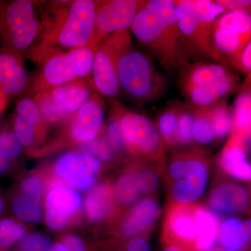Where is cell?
<instances>
[{
	"label": "cell",
	"mask_w": 251,
	"mask_h": 251,
	"mask_svg": "<svg viewBox=\"0 0 251 251\" xmlns=\"http://www.w3.org/2000/svg\"><path fill=\"white\" fill-rule=\"evenodd\" d=\"M125 251H150V244L143 236H135L127 243Z\"/></svg>",
	"instance_id": "obj_45"
},
{
	"label": "cell",
	"mask_w": 251,
	"mask_h": 251,
	"mask_svg": "<svg viewBox=\"0 0 251 251\" xmlns=\"http://www.w3.org/2000/svg\"><path fill=\"white\" fill-rule=\"evenodd\" d=\"M115 199V188L110 184L104 183L92 188L85 201L86 214L90 221L99 223L108 219L113 212Z\"/></svg>",
	"instance_id": "obj_19"
},
{
	"label": "cell",
	"mask_w": 251,
	"mask_h": 251,
	"mask_svg": "<svg viewBox=\"0 0 251 251\" xmlns=\"http://www.w3.org/2000/svg\"><path fill=\"white\" fill-rule=\"evenodd\" d=\"M231 116L232 130L230 133L249 140L251 126V96L249 86L237 96Z\"/></svg>",
	"instance_id": "obj_23"
},
{
	"label": "cell",
	"mask_w": 251,
	"mask_h": 251,
	"mask_svg": "<svg viewBox=\"0 0 251 251\" xmlns=\"http://www.w3.org/2000/svg\"><path fill=\"white\" fill-rule=\"evenodd\" d=\"M116 119L125 148L133 156L159 161L164 151V143L156 126L141 114L124 110Z\"/></svg>",
	"instance_id": "obj_7"
},
{
	"label": "cell",
	"mask_w": 251,
	"mask_h": 251,
	"mask_svg": "<svg viewBox=\"0 0 251 251\" xmlns=\"http://www.w3.org/2000/svg\"><path fill=\"white\" fill-rule=\"evenodd\" d=\"M172 198L175 204H191L205 191L209 168L205 158L198 151H181L172 158L168 170Z\"/></svg>",
	"instance_id": "obj_4"
},
{
	"label": "cell",
	"mask_w": 251,
	"mask_h": 251,
	"mask_svg": "<svg viewBox=\"0 0 251 251\" xmlns=\"http://www.w3.org/2000/svg\"><path fill=\"white\" fill-rule=\"evenodd\" d=\"M13 210L18 218L26 222L37 223L42 219L41 201L21 194L15 198Z\"/></svg>",
	"instance_id": "obj_29"
},
{
	"label": "cell",
	"mask_w": 251,
	"mask_h": 251,
	"mask_svg": "<svg viewBox=\"0 0 251 251\" xmlns=\"http://www.w3.org/2000/svg\"><path fill=\"white\" fill-rule=\"evenodd\" d=\"M116 69L120 87L140 101L156 98L164 86L163 78L150 59L133 48L120 56Z\"/></svg>",
	"instance_id": "obj_5"
},
{
	"label": "cell",
	"mask_w": 251,
	"mask_h": 251,
	"mask_svg": "<svg viewBox=\"0 0 251 251\" xmlns=\"http://www.w3.org/2000/svg\"><path fill=\"white\" fill-rule=\"evenodd\" d=\"M163 251H185L181 248L176 247V246L171 245V244H166V247L163 249Z\"/></svg>",
	"instance_id": "obj_49"
},
{
	"label": "cell",
	"mask_w": 251,
	"mask_h": 251,
	"mask_svg": "<svg viewBox=\"0 0 251 251\" xmlns=\"http://www.w3.org/2000/svg\"><path fill=\"white\" fill-rule=\"evenodd\" d=\"M215 2L225 11H248L251 5L250 0H216Z\"/></svg>",
	"instance_id": "obj_44"
},
{
	"label": "cell",
	"mask_w": 251,
	"mask_h": 251,
	"mask_svg": "<svg viewBox=\"0 0 251 251\" xmlns=\"http://www.w3.org/2000/svg\"><path fill=\"white\" fill-rule=\"evenodd\" d=\"M29 78L27 69L21 63L5 77L0 85V92L4 97L20 93L27 86Z\"/></svg>",
	"instance_id": "obj_33"
},
{
	"label": "cell",
	"mask_w": 251,
	"mask_h": 251,
	"mask_svg": "<svg viewBox=\"0 0 251 251\" xmlns=\"http://www.w3.org/2000/svg\"><path fill=\"white\" fill-rule=\"evenodd\" d=\"M16 109L18 116L27 119L35 125L37 129H40L44 121L35 100L29 98L21 99Z\"/></svg>",
	"instance_id": "obj_39"
},
{
	"label": "cell",
	"mask_w": 251,
	"mask_h": 251,
	"mask_svg": "<svg viewBox=\"0 0 251 251\" xmlns=\"http://www.w3.org/2000/svg\"><path fill=\"white\" fill-rule=\"evenodd\" d=\"M1 98H3V97H0V108H1Z\"/></svg>",
	"instance_id": "obj_51"
},
{
	"label": "cell",
	"mask_w": 251,
	"mask_h": 251,
	"mask_svg": "<svg viewBox=\"0 0 251 251\" xmlns=\"http://www.w3.org/2000/svg\"><path fill=\"white\" fill-rule=\"evenodd\" d=\"M132 48L128 30L117 31L104 38L94 49L92 74L94 85L100 94L114 97L120 92L117 77V59Z\"/></svg>",
	"instance_id": "obj_8"
},
{
	"label": "cell",
	"mask_w": 251,
	"mask_h": 251,
	"mask_svg": "<svg viewBox=\"0 0 251 251\" xmlns=\"http://www.w3.org/2000/svg\"><path fill=\"white\" fill-rule=\"evenodd\" d=\"M140 4V1L136 0L97 1L95 29L90 46L94 49L110 34L128 30L139 10Z\"/></svg>",
	"instance_id": "obj_9"
},
{
	"label": "cell",
	"mask_w": 251,
	"mask_h": 251,
	"mask_svg": "<svg viewBox=\"0 0 251 251\" xmlns=\"http://www.w3.org/2000/svg\"><path fill=\"white\" fill-rule=\"evenodd\" d=\"M22 149L13 132L4 131L0 134V174L7 171L13 160L21 154Z\"/></svg>",
	"instance_id": "obj_31"
},
{
	"label": "cell",
	"mask_w": 251,
	"mask_h": 251,
	"mask_svg": "<svg viewBox=\"0 0 251 251\" xmlns=\"http://www.w3.org/2000/svg\"><path fill=\"white\" fill-rule=\"evenodd\" d=\"M35 16V9L32 1L17 0L6 8L4 15V25L8 34Z\"/></svg>",
	"instance_id": "obj_25"
},
{
	"label": "cell",
	"mask_w": 251,
	"mask_h": 251,
	"mask_svg": "<svg viewBox=\"0 0 251 251\" xmlns=\"http://www.w3.org/2000/svg\"><path fill=\"white\" fill-rule=\"evenodd\" d=\"M84 151L90 153L99 161H108L114 156V147L109 140L104 139L94 140L90 143L84 144ZM116 150V149H115Z\"/></svg>",
	"instance_id": "obj_41"
},
{
	"label": "cell",
	"mask_w": 251,
	"mask_h": 251,
	"mask_svg": "<svg viewBox=\"0 0 251 251\" xmlns=\"http://www.w3.org/2000/svg\"><path fill=\"white\" fill-rule=\"evenodd\" d=\"M193 112V138L202 144L210 143L215 138L211 124L210 106L192 109Z\"/></svg>",
	"instance_id": "obj_27"
},
{
	"label": "cell",
	"mask_w": 251,
	"mask_h": 251,
	"mask_svg": "<svg viewBox=\"0 0 251 251\" xmlns=\"http://www.w3.org/2000/svg\"><path fill=\"white\" fill-rule=\"evenodd\" d=\"M34 100H35L44 122L57 123L67 120L72 115L62 111L56 106L48 90L38 92Z\"/></svg>",
	"instance_id": "obj_32"
},
{
	"label": "cell",
	"mask_w": 251,
	"mask_h": 251,
	"mask_svg": "<svg viewBox=\"0 0 251 251\" xmlns=\"http://www.w3.org/2000/svg\"><path fill=\"white\" fill-rule=\"evenodd\" d=\"M50 251H69L67 247L63 243H57V244L52 245Z\"/></svg>",
	"instance_id": "obj_48"
},
{
	"label": "cell",
	"mask_w": 251,
	"mask_h": 251,
	"mask_svg": "<svg viewBox=\"0 0 251 251\" xmlns=\"http://www.w3.org/2000/svg\"><path fill=\"white\" fill-rule=\"evenodd\" d=\"M210 114L215 138L221 140L230 134L232 116L227 104L225 102H219L210 105Z\"/></svg>",
	"instance_id": "obj_30"
},
{
	"label": "cell",
	"mask_w": 251,
	"mask_h": 251,
	"mask_svg": "<svg viewBox=\"0 0 251 251\" xmlns=\"http://www.w3.org/2000/svg\"><path fill=\"white\" fill-rule=\"evenodd\" d=\"M52 247L50 238L33 232L24 236L20 240L18 251H50Z\"/></svg>",
	"instance_id": "obj_38"
},
{
	"label": "cell",
	"mask_w": 251,
	"mask_h": 251,
	"mask_svg": "<svg viewBox=\"0 0 251 251\" xmlns=\"http://www.w3.org/2000/svg\"><path fill=\"white\" fill-rule=\"evenodd\" d=\"M94 49L90 46L73 49L46 59L36 81L38 92L49 90L80 79L92 74Z\"/></svg>",
	"instance_id": "obj_6"
},
{
	"label": "cell",
	"mask_w": 251,
	"mask_h": 251,
	"mask_svg": "<svg viewBox=\"0 0 251 251\" xmlns=\"http://www.w3.org/2000/svg\"><path fill=\"white\" fill-rule=\"evenodd\" d=\"M245 139L239 135L230 133L228 141L225 145L219 157L221 169L231 176L243 181L251 177V167L247 159Z\"/></svg>",
	"instance_id": "obj_14"
},
{
	"label": "cell",
	"mask_w": 251,
	"mask_h": 251,
	"mask_svg": "<svg viewBox=\"0 0 251 251\" xmlns=\"http://www.w3.org/2000/svg\"><path fill=\"white\" fill-rule=\"evenodd\" d=\"M237 77L229 72L224 77L202 87H194L184 92L191 101L200 108H205L217 103L230 93L237 86Z\"/></svg>",
	"instance_id": "obj_18"
},
{
	"label": "cell",
	"mask_w": 251,
	"mask_h": 251,
	"mask_svg": "<svg viewBox=\"0 0 251 251\" xmlns=\"http://www.w3.org/2000/svg\"><path fill=\"white\" fill-rule=\"evenodd\" d=\"M196 206L174 203L170 207L163 227L165 244L176 246L185 251H196Z\"/></svg>",
	"instance_id": "obj_11"
},
{
	"label": "cell",
	"mask_w": 251,
	"mask_h": 251,
	"mask_svg": "<svg viewBox=\"0 0 251 251\" xmlns=\"http://www.w3.org/2000/svg\"><path fill=\"white\" fill-rule=\"evenodd\" d=\"M115 193L116 199L122 204H133L143 196L138 180L137 165L131 167L119 178Z\"/></svg>",
	"instance_id": "obj_24"
},
{
	"label": "cell",
	"mask_w": 251,
	"mask_h": 251,
	"mask_svg": "<svg viewBox=\"0 0 251 251\" xmlns=\"http://www.w3.org/2000/svg\"><path fill=\"white\" fill-rule=\"evenodd\" d=\"M21 63L18 56L13 52H4L0 53V85L6 75Z\"/></svg>",
	"instance_id": "obj_43"
},
{
	"label": "cell",
	"mask_w": 251,
	"mask_h": 251,
	"mask_svg": "<svg viewBox=\"0 0 251 251\" xmlns=\"http://www.w3.org/2000/svg\"><path fill=\"white\" fill-rule=\"evenodd\" d=\"M178 26L187 48L226 66L227 62L214 48L211 29L214 21L225 10L215 1H174Z\"/></svg>",
	"instance_id": "obj_3"
},
{
	"label": "cell",
	"mask_w": 251,
	"mask_h": 251,
	"mask_svg": "<svg viewBox=\"0 0 251 251\" xmlns=\"http://www.w3.org/2000/svg\"><path fill=\"white\" fill-rule=\"evenodd\" d=\"M25 229L22 225L13 219L0 221V249H7L14 245L25 236Z\"/></svg>",
	"instance_id": "obj_35"
},
{
	"label": "cell",
	"mask_w": 251,
	"mask_h": 251,
	"mask_svg": "<svg viewBox=\"0 0 251 251\" xmlns=\"http://www.w3.org/2000/svg\"><path fill=\"white\" fill-rule=\"evenodd\" d=\"M97 8V1L92 0L69 3L46 31L36 54L41 53L49 58L62 50H71L90 46L95 29Z\"/></svg>",
	"instance_id": "obj_2"
},
{
	"label": "cell",
	"mask_w": 251,
	"mask_h": 251,
	"mask_svg": "<svg viewBox=\"0 0 251 251\" xmlns=\"http://www.w3.org/2000/svg\"><path fill=\"white\" fill-rule=\"evenodd\" d=\"M105 116L103 100L97 94L74 114L69 133L77 143L86 144L95 140L101 129Z\"/></svg>",
	"instance_id": "obj_13"
},
{
	"label": "cell",
	"mask_w": 251,
	"mask_h": 251,
	"mask_svg": "<svg viewBox=\"0 0 251 251\" xmlns=\"http://www.w3.org/2000/svg\"><path fill=\"white\" fill-rule=\"evenodd\" d=\"M45 189V181L41 176L30 175L25 178L21 182L20 194L41 201Z\"/></svg>",
	"instance_id": "obj_40"
},
{
	"label": "cell",
	"mask_w": 251,
	"mask_h": 251,
	"mask_svg": "<svg viewBox=\"0 0 251 251\" xmlns=\"http://www.w3.org/2000/svg\"><path fill=\"white\" fill-rule=\"evenodd\" d=\"M40 29V22L34 16L9 33L10 42L15 49H27L35 40Z\"/></svg>",
	"instance_id": "obj_28"
},
{
	"label": "cell",
	"mask_w": 251,
	"mask_h": 251,
	"mask_svg": "<svg viewBox=\"0 0 251 251\" xmlns=\"http://www.w3.org/2000/svg\"><path fill=\"white\" fill-rule=\"evenodd\" d=\"M160 204L152 197L140 200L124 218L121 232L126 237H135L146 231L160 214Z\"/></svg>",
	"instance_id": "obj_15"
},
{
	"label": "cell",
	"mask_w": 251,
	"mask_h": 251,
	"mask_svg": "<svg viewBox=\"0 0 251 251\" xmlns=\"http://www.w3.org/2000/svg\"><path fill=\"white\" fill-rule=\"evenodd\" d=\"M3 211V201L2 198L1 197V195H0V215H1V212Z\"/></svg>",
	"instance_id": "obj_50"
},
{
	"label": "cell",
	"mask_w": 251,
	"mask_h": 251,
	"mask_svg": "<svg viewBox=\"0 0 251 251\" xmlns=\"http://www.w3.org/2000/svg\"><path fill=\"white\" fill-rule=\"evenodd\" d=\"M100 169V161L84 150L64 153L54 164L57 179L79 190L92 187Z\"/></svg>",
	"instance_id": "obj_10"
},
{
	"label": "cell",
	"mask_w": 251,
	"mask_h": 251,
	"mask_svg": "<svg viewBox=\"0 0 251 251\" xmlns=\"http://www.w3.org/2000/svg\"><path fill=\"white\" fill-rule=\"evenodd\" d=\"M48 90L56 106L69 115H74L82 108L93 94L90 85L84 79L73 81Z\"/></svg>",
	"instance_id": "obj_17"
},
{
	"label": "cell",
	"mask_w": 251,
	"mask_h": 251,
	"mask_svg": "<svg viewBox=\"0 0 251 251\" xmlns=\"http://www.w3.org/2000/svg\"><path fill=\"white\" fill-rule=\"evenodd\" d=\"M186 109H179L176 131V145H191L193 142V112Z\"/></svg>",
	"instance_id": "obj_36"
},
{
	"label": "cell",
	"mask_w": 251,
	"mask_h": 251,
	"mask_svg": "<svg viewBox=\"0 0 251 251\" xmlns=\"http://www.w3.org/2000/svg\"><path fill=\"white\" fill-rule=\"evenodd\" d=\"M249 202L247 190L234 182H225L216 186L211 191L208 201L211 209L224 214L244 210Z\"/></svg>",
	"instance_id": "obj_16"
},
{
	"label": "cell",
	"mask_w": 251,
	"mask_h": 251,
	"mask_svg": "<svg viewBox=\"0 0 251 251\" xmlns=\"http://www.w3.org/2000/svg\"><path fill=\"white\" fill-rule=\"evenodd\" d=\"M198 234L196 251L212 249L219 237V221L214 214L202 206H196Z\"/></svg>",
	"instance_id": "obj_22"
},
{
	"label": "cell",
	"mask_w": 251,
	"mask_h": 251,
	"mask_svg": "<svg viewBox=\"0 0 251 251\" xmlns=\"http://www.w3.org/2000/svg\"><path fill=\"white\" fill-rule=\"evenodd\" d=\"M218 239L227 250H242L250 243V221L244 223L237 218L226 220L219 227Z\"/></svg>",
	"instance_id": "obj_21"
},
{
	"label": "cell",
	"mask_w": 251,
	"mask_h": 251,
	"mask_svg": "<svg viewBox=\"0 0 251 251\" xmlns=\"http://www.w3.org/2000/svg\"><path fill=\"white\" fill-rule=\"evenodd\" d=\"M62 243L69 251H87L83 241L74 234H69L64 237Z\"/></svg>",
	"instance_id": "obj_47"
},
{
	"label": "cell",
	"mask_w": 251,
	"mask_h": 251,
	"mask_svg": "<svg viewBox=\"0 0 251 251\" xmlns=\"http://www.w3.org/2000/svg\"><path fill=\"white\" fill-rule=\"evenodd\" d=\"M130 29L166 69L182 70L188 65L187 46L178 26L174 1H140Z\"/></svg>",
	"instance_id": "obj_1"
},
{
	"label": "cell",
	"mask_w": 251,
	"mask_h": 251,
	"mask_svg": "<svg viewBox=\"0 0 251 251\" xmlns=\"http://www.w3.org/2000/svg\"><path fill=\"white\" fill-rule=\"evenodd\" d=\"M182 70L184 74L181 82L184 92L194 87H202L211 83L229 73L224 64L210 63L187 65Z\"/></svg>",
	"instance_id": "obj_20"
},
{
	"label": "cell",
	"mask_w": 251,
	"mask_h": 251,
	"mask_svg": "<svg viewBox=\"0 0 251 251\" xmlns=\"http://www.w3.org/2000/svg\"><path fill=\"white\" fill-rule=\"evenodd\" d=\"M238 69L242 70L245 74H251V42L248 43L244 50H243L239 63H238Z\"/></svg>",
	"instance_id": "obj_46"
},
{
	"label": "cell",
	"mask_w": 251,
	"mask_h": 251,
	"mask_svg": "<svg viewBox=\"0 0 251 251\" xmlns=\"http://www.w3.org/2000/svg\"><path fill=\"white\" fill-rule=\"evenodd\" d=\"M138 176L143 194L152 193L159 185V176L150 167L138 166Z\"/></svg>",
	"instance_id": "obj_42"
},
{
	"label": "cell",
	"mask_w": 251,
	"mask_h": 251,
	"mask_svg": "<svg viewBox=\"0 0 251 251\" xmlns=\"http://www.w3.org/2000/svg\"><path fill=\"white\" fill-rule=\"evenodd\" d=\"M229 251V250H224V251Z\"/></svg>",
	"instance_id": "obj_53"
},
{
	"label": "cell",
	"mask_w": 251,
	"mask_h": 251,
	"mask_svg": "<svg viewBox=\"0 0 251 251\" xmlns=\"http://www.w3.org/2000/svg\"><path fill=\"white\" fill-rule=\"evenodd\" d=\"M36 126L33 122L21 116L16 117L14 134L23 147L31 146L35 140Z\"/></svg>",
	"instance_id": "obj_37"
},
{
	"label": "cell",
	"mask_w": 251,
	"mask_h": 251,
	"mask_svg": "<svg viewBox=\"0 0 251 251\" xmlns=\"http://www.w3.org/2000/svg\"><path fill=\"white\" fill-rule=\"evenodd\" d=\"M204 251H216L214 250V249H210V250Z\"/></svg>",
	"instance_id": "obj_52"
},
{
	"label": "cell",
	"mask_w": 251,
	"mask_h": 251,
	"mask_svg": "<svg viewBox=\"0 0 251 251\" xmlns=\"http://www.w3.org/2000/svg\"><path fill=\"white\" fill-rule=\"evenodd\" d=\"M213 25L242 35H251V17L249 11L224 12L216 18Z\"/></svg>",
	"instance_id": "obj_26"
},
{
	"label": "cell",
	"mask_w": 251,
	"mask_h": 251,
	"mask_svg": "<svg viewBox=\"0 0 251 251\" xmlns=\"http://www.w3.org/2000/svg\"><path fill=\"white\" fill-rule=\"evenodd\" d=\"M80 195L64 184L55 185L50 188L45 201V220L48 227L52 230L63 229L82 205Z\"/></svg>",
	"instance_id": "obj_12"
},
{
	"label": "cell",
	"mask_w": 251,
	"mask_h": 251,
	"mask_svg": "<svg viewBox=\"0 0 251 251\" xmlns=\"http://www.w3.org/2000/svg\"><path fill=\"white\" fill-rule=\"evenodd\" d=\"M179 108H170L158 117L157 129L163 143L168 146L176 145V131Z\"/></svg>",
	"instance_id": "obj_34"
}]
</instances>
